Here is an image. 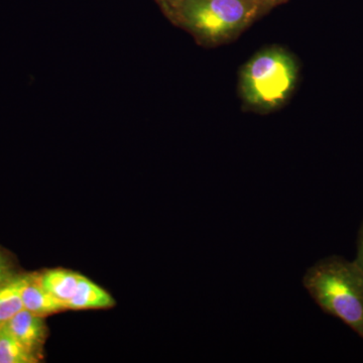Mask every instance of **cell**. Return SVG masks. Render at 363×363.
<instances>
[{"label":"cell","instance_id":"cell-1","mask_svg":"<svg viewBox=\"0 0 363 363\" xmlns=\"http://www.w3.org/2000/svg\"><path fill=\"white\" fill-rule=\"evenodd\" d=\"M300 62L279 45L259 50L241 67L238 95L245 111L267 116L284 108L297 90Z\"/></svg>","mask_w":363,"mask_h":363},{"label":"cell","instance_id":"cell-2","mask_svg":"<svg viewBox=\"0 0 363 363\" xmlns=\"http://www.w3.org/2000/svg\"><path fill=\"white\" fill-rule=\"evenodd\" d=\"M269 11L264 0H182L167 18L198 45L216 48L238 39Z\"/></svg>","mask_w":363,"mask_h":363},{"label":"cell","instance_id":"cell-3","mask_svg":"<svg viewBox=\"0 0 363 363\" xmlns=\"http://www.w3.org/2000/svg\"><path fill=\"white\" fill-rule=\"evenodd\" d=\"M303 285L322 311L363 339V271L355 262L326 257L306 272Z\"/></svg>","mask_w":363,"mask_h":363},{"label":"cell","instance_id":"cell-4","mask_svg":"<svg viewBox=\"0 0 363 363\" xmlns=\"http://www.w3.org/2000/svg\"><path fill=\"white\" fill-rule=\"evenodd\" d=\"M43 316L23 309L6 324L9 332L23 346L39 357V352L47 338V327Z\"/></svg>","mask_w":363,"mask_h":363},{"label":"cell","instance_id":"cell-5","mask_svg":"<svg viewBox=\"0 0 363 363\" xmlns=\"http://www.w3.org/2000/svg\"><path fill=\"white\" fill-rule=\"evenodd\" d=\"M21 294L23 309L40 316L45 317L67 310L66 305L62 301L43 288L38 281L37 274H25Z\"/></svg>","mask_w":363,"mask_h":363},{"label":"cell","instance_id":"cell-6","mask_svg":"<svg viewBox=\"0 0 363 363\" xmlns=\"http://www.w3.org/2000/svg\"><path fill=\"white\" fill-rule=\"evenodd\" d=\"M113 305V298L104 289L81 276L77 291L66 303V308L67 310L106 309Z\"/></svg>","mask_w":363,"mask_h":363},{"label":"cell","instance_id":"cell-7","mask_svg":"<svg viewBox=\"0 0 363 363\" xmlns=\"http://www.w3.org/2000/svg\"><path fill=\"white\" fill-rule=\"evenodd\" d=\"M37 277L45 291L66 305L77 291L81 274L68 269H57L37 274Z\"/></svg>","mask_w":363,"mask_h":363},{"label":"cell","instance_id":"cell-8","mask_svg":"<svg viewBox=\"0 0 363 363\" xmlns=\"http://www.w3.org/2000/svg\"><path fill=\"white\" fill-rule=\"evenodd\" d=\"M25 274H18L4 285L0 286V327L23 309L21 301V286Z\"/></svg>","mask_w":363,"mask_h":363},{"label":"cell","instance_id":"cell-9","mask_svg":"<svg viewBox=\"0 0 363 363\" xmlns=\"http://www.w3.org/2000/svg\"><path fill=\"white\" fill-rule=\"evenodd\" d=\"M39 359L14 337L6 325L0 327V363H35Z\"/></svg>","mask_w":363,"mask_h":363},{"label":"cell","instance_id":"cell-10","mask_svg":"<svg viewBox=\"0 0 363 363\" xmlns=\"http://www.w3.org/2000/svg\"><path fill=\"white\" fill-rule=\"evenodd\" d=\"M18 274L11 255L0 248V286L16 278Z\"/></svg>","mask_w":363,"mask_h":363},{"label":"cell","instance_id":"cell-11","mask_svg":"<svg viewBox=\"0 0 363 363\" xmlns=\"http://www.w3.org/2000/svg\"><path fill=\"white\" fill-rule=\"evenodd\" d=\"M155 1L167 18L172 13V11L180 4L182 0H155Z\"/></svg>","mask_w":363,"mask_h":363},{"label":"cell","instance_id":"cell-12","mask_svg":"<svg viewBox=\"0 0 363 363\" xmlns=\"http://www.w3.org/2000/svg\"><path fill=\"white\" fill-rule=\"evenodd\" d=\"M357 266L363 271V222L360 226L357 235V259L354 260Z\"/></svg>","mask_w":363,"mask_h":363},{"label":"cell","instance_id":"cell-13","mask_svg":"<svg viewBox=\"0 0 363 363\" xmlns=\"http://www.w3.org/2000/svg\"><path fill=\"white\" fill-rule=\"evenodd\" d=\"M267 2V6L271 7V9H274V7L281 6V4H286L289 0H264Z\"/></svg>","mask_w":363,"mask_h":363}]
</instances>
